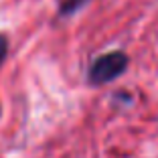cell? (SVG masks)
Segmentation results:
<instances>
[{"label": "cell", "mask_w": 158, "mask_h": 158, "mask_svg": "<svg viewBox=\"0 0 158 158\" xmlns=\"http://www.w3.org/2000/svg\"><path fill=\"white\" fill-rule=\"evenodd\" d=\"M128 69V57L122 51L106 53V55L98 57L89 67V83L93 85H106L112 83L114 79H118L124 71Z\"/></svg>", "instance_id": "6da1fadb"}, {"label": "cell", "mask_w": 158, "mask_h": 158, "mask_svg": "<svg viewBox=\"0 0 158 158\" xmlns=\"http://www.w3.org/2000/svg\"><path fill=\"white\" fill-rule=\"evenodd\" d=\"M85 2H87V0H61L59 14H61V16H69V14L77 12V10L81 8Z\"/></svg>", "instance_id": "7a4b0ae2"}, {"label": "cell", "mask_w": 158, "mask_h": 158, "mask_svg": "<svg viewBox=\"0 0 158 158\" xmlns=\"http://www.w3.org/2000/svg\"><path fill=\"white\" fill-rule=\"evenodd\" d=\"M6 53H8V39L4 35H0V67H2V63L6 59Z\"/></svg>", "instance_id": "3957f363"}]
</instances>
